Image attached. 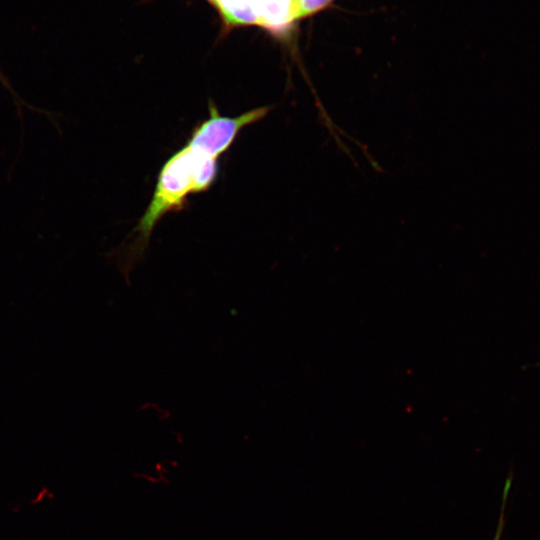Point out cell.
I'll return each instance as SVG.
<instances>
[{"instance_id":"obj_2","label":"cell","mask_w":540,"mask_h":540,"mask_svg":"<svg viewBox=\"0 0 540 540\" xmlns=\"http://www.w3.org/2000/svg\"><path fill=\"white\" fill-rule=\"evenodd\" d=\"M231 26L258 25L281 31L299 20V0H209Z\"/></svg>"},{"instance_id":"obj_5","label":"cell","mask_w":540,"mask_h":540,"mask_svg":"<svg viewBox=\"0 0 540 540\" xmlns=\"http://www.w3.org/2000/svg\"><path fill=\"white\" fill-rule=\"evenodd\" d=\"M502 520H503V515L501 514L500 521H499V526H498L497 533L495 535L494 540H499V537H500V534H501V529H502V526H503V521Z\"/></svg>"},{"instance_id":"obj_1","label":"cell","mask_w":540,"mask_h":540,"mask_svg":"<svg viewBox=\"0 0 540 540\" xmlns=\"http://www.w3.org/2000/svg\"><path fill=\"white\" fill-rule=\"evenodd\" d=\"M217 174L218 158L189 142L164 163L152 200L134 229L135 240L121 266L126 277L142 259L159 220L169 212L183 209L190 194L207 191Z\"/></svg>"},{"instance_id":"obj_3","label":"cell","mask_w":540,"mask_h":540,"mask_svg":"<svg viewBox=\"0 0 540 540\" xmlns=\"http://www.w3.org/2000/svg\"><path fill=\"white\" fill-rule=\"evenodd\" d=\"M269 111L270 107H259L236 117H228L220 115L217 107L210 102L209 118L194 128L188 142L219 158L245 126L261 120Z\"/></svg>"},{"instance_id":"obj_4","label":"cell","mask_w":540,"mask_h":540,"mask_svg":"<svg viewBox=\"0 0 540 540\" xmlns=\"http://www.w3.org/2000/svg\"><path fill=\"white\" fill-rule=\"evenodd\" d=\"M333 0H299V19L319 12L327 7Z\"/></svg>"}]
</instances>
